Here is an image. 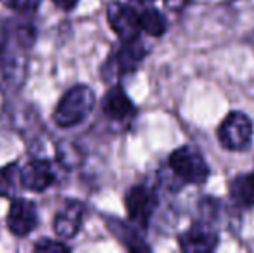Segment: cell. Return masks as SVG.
<instances>
[{"instance_id":"obj_1","label":"cell","mask_w":254,"mask_h":253,"mask_svg":"<svg viewBox=\"0 0 254 253\" xmlns=\"http://www.w3.org/2000/svg\"><path fill=\"white\" fill-rule=\"evenodd\" d=\"M33 28L28 23H5L0 42V92L16 94L28 77V49Z\"/></svg>"},{"instance_id":"obj_2","label":"cell","mask_w":254,"mask_h":253,"mask_svg":"<svg viewBox=\"0 0 254 253\" xmlns=\"http://www.w3.org/2000/svg\"><path fill=\"white\" fill-rule=\"evenodd\" d=\"M95 106V94L87 85L69 88L59 101L54 113V120L59 127L67 128L85 122Z\"/></svg>"},{"instance_id":"obj_3","label":"cell","mask_w":254,"mask_h":253,"mask_svg":"<svg viewBox=\"0 0 254 253\" xmlns=\"http://www.w3.org/2000/svg\"><path fill=\"white\" fill-rule=\"evenodd\" d=\"M168 167L182 184L201 186L209 177V167L204 156L190 146L175 149L168 158Z\"/></svg>"},{"instance_id":"obj_4","label":"cell","mask_w":254,"mask_h":253,"mask_svg":"<svg viewBox=\"0 0 254 253\" xmlns=\"http://www.w3.org/2000/svg\"><path fill=\"white\" fill-rule=\"evenodd\" d=\"M253 122L246 113L232 111L218 127V141L228 151H244L253 142Z\"/></svg>"},{"instance_id":"obj_5","label":"cell","mask_w":254,"mask_h":253,"mask_svg":"<svg viewBox=\"0 0 254 253\" xmlns=\"http://www.w3.org/2000/svg\"><path fill=\"white\" fill-rule=\"evenodd\" d=\"M125 205H127L128 219L138 227L145 229L151 222L159 205L157 194L152 187L145 186V184H138V186L130 187L125 198Z\"/></svg>"},{"instance_id":"obj_6","label":"cell","mask_w":254,"mask_h":253,"mask_svg":"<svg viewBox=\"0 0 254 253\" xmlns=\"http://www.w3.org/2000/svg\"><path fill=\"white\" fill-rule=\"evenodd\" d=\"M145 54H147V49H145L144 42L140 40V37L121 40V45L109 58L111 71L114 73V77H125V75L135 73L137 68L144 61Z\"/></svg>"},{"instance_id":"obj_7","label":"cell","mask_w":254,"mask_h":253,"mask_svg":"<svg viewBox=\"0 0 254 253\" xmlns=\"http://www.w3.org/2000/svg\"><path fill=\"white\" fill-rule=\"evenodd\" d=\"M107 21L113 31L121 40L140 37V26H138V12L131 5L120 2H113L107 7Z\"/></svg>"},{"instance_id":"obj_8","label":"cell","mask_w":254,"mask_h":253,"mask_svg":"<svg viewBox=\"0 0 254 253\" xmlns=\"http://www.w3.org/2000/svg\"><path fill=\"white\" fill-rule=\"evenodd\" d=\"M178 245L187 253L213 252L218 245V233L207 222H195L178 236Z\"/></svg>"},{"instance_id":"obj_9","label":"cell","mask_w":254,"mask_h":253,"mask_svg":"<svg viewBox=\"0 0 254 253\" xmlns=\"http://www.w3.org/2000/svg\"><path fill=\"white\" fill-rule=\"evenodd\" d=\"M37 208L28 199L16 198L7 213V227L17 238H24L37 227Z\"/></svg>"},{"instance_id":"obj_10","label":"cell","mask_w":254,"mask_h":253,"mask_svg":"<svg viewBox=\"0 0 254 253\" xmlns=\"http://www.w3.org/2000/svg\"><path fill=\"white\" fill-rule=\"evenodd\" d=\"M21 187L30 189L33 192H42L54 184L56 173L52 170V165L47 160H33L19 172Z\"/></svg>"},{"instance_id":"obj_11","label":"cell","mask_w":254,"mask_h":253,"mask_svg":"<svg viewBox=\"0 0 254 253\" xmlns=\"http://www.w3.org/2000/svg\"><path fill=\"white\" fill-rule=\"evenodd\" d=\"M85 206L80 201H71L54 219V231L61 240H71L78 234L83 222Z\"/></svg>"},{"instance_id":"obj_12","label":"cell","mask_w":254,"mask_h":253,"mask_svg":"<svg viewBox=\"0 0 254 253\" xmlns=\"http://www.w3.org/2000/svg\"><path fill=\"white\" fill-rule=\"evenodd\" d=\"M102 111L109 116L111 120L116 122H125L135 116V106L130 101V97L127 95V92L120 87L114 85L107 90V94L102 99Z\"/></svg>"},{"instance_id":"obj_13","label":"cell","mask_w":254,"mask_h":253,"mask_svg":"<svg viewBox=\"0 0 254 253\" xmlns=\"http://www.w3.org/2000/svg\"><path fill=\"white\" fill-rule=\"evenodd\" d=\"M107 227L109 231L131 252H145L149 250V247L145 245L144 236H142V227H138L137 224L125 222L120 219H107Z\"/></svg>"},{"instance_id":"obj_14","label":"cell","mask_w":254,"mask_h":253,"mask_svg":"<svg viewBox=\"0 0 254 253\" xmlns=\"http://www.w3.org/2000/svg\"><path fill=\"white\" fill-rule=\"evenodd\" d=\"M230 199L239 208H253L254 206V172L239 173L228 184Z\"/></svg>"},{"instance_id":"obj_15","label":"cell","mask_w":254,"mask_h":253,"mask_svg":"<svg viewBox=\"0 0 254 253\" xmlns=\"http://www.w3.org/2000/svg\"><path fill=\"white\" fill-rule=\"evenodd\" d=\"M138 26H140V31L151 35V37H161L166 33L168 21L157 9L145 7L144 10L138 12Z\"/></svg>"},{"instance_id":"obj_16","label":"cell","mask_w":254,"mask_h":253,"mask_svg":"<svg viewBox=\"0 0 254 253\" xmlns=\"http://www.w3.org/2000/svg\"><path fill=\"white\" fill-rule=\"evenodd\" d=\"M19 167L5 165L0 167V196L2 198H16L17 191L21 187Z\"/></svg>"},{"instance_id":"obj_17","label":"cell","mask_w":254,"mask_h":253,"mask_svg":"<svg viewBox=\"0 0 254 253\" xmlns=\"http://www.w3.org/2000/svg\"><path fill=\"white\" fill-rule=\"evenodd\" d=\"M5 7L16 10L17 14H23V16H30L35 10L38 9V3L40 0H0Z\"/></svg>"},{"instance_id":"obj_18","label":"cell","mask_w":254,"mask_h":253,"mask_svg":"<svg viewBox=\"0 0 254 253\" xmlns=\"http://www.w3.org/2000/svg\"><path fill=\"white\" fill-rule=\"evenodd\" d=\"M35 250L37 252H69V247L61 241H54V240H44L40 243L35 245Z\"/></svg>"},{"instance_id":"obj_19","label":"cell","mask_w":254,"mask_h":253,"mask_svg":"<svg viewBox=\"0 0 254 253\" xmlns=\"http://www.w3.org/2000/svg\"><path fill=\"white\" fill-rule=\"evenodd\" d=\"M54 3H56L59 9H63V10H71V9H74L76 7V3H78V0H52Z\"/></svg>"},{"instance_id":"obj_20","label":"cell","mask_w":254,"mask_h":253,"mask_svg":"<svg viewBox=\"0 0 254 253\" xmlns=\"http://www.w3.org/2000/svg\"><path fill=\"white\" fill-rule=\"evenodd\" d=\"M164 2H166V5L170 7L171 10H180L189 0H164Z\"/></svg>"},{"instance_id":"obj_21","label":"cell","mask_w":254,"mask_h":253,"mask_svg":"<svg viewBox=\"0 0 254 253\" xmlns=\"http://www.w3.org/2000/svg\"><path fill=\"white\" fill-rule=\"evenodd\" d=\"M135 2H140V3H149V2H154V0H135Z\"/></svg>"}]
</instances>
